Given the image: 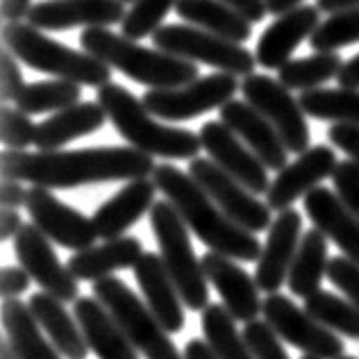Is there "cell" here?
I'll use <instances>...</instances> for the list:
<instances>
[{
  "instance_id": "obj_23",
  "label": "cell",
  "mask_w": 359,
  "mask_h": 359,
  "mask_svg": "<svg viewBox=\"0 0 359 359\" xmlns=\"http://www.w3.org/2000/svg\"><path fill=\"white\" fill-rule=\"evenodd\" d=\"M302 203L314 228L334 241L348 259L359 264V219L341 203L337 191L314 187L302 198Z\"/></svg>"
},
{
  "instance_id": "obj_22",
  "label": "cell",
  "mask_w": 359,
  "mask_h": 359,
  "mask_svg": "<svg viewBox=\"0 0 359 359\" xmlns=\"http://www.w3.org/2000/svg\"><path fill=\"white\" fill-rule=\"evenodd\" d=\"M135 278L146 298V305L159 318L171 334H177L184 327L182 296L175 287L173 278L168 276L164 262L155 252H144L135 266Z\"/></svg>"
},
{
  "instance_id": "obj_24",
  "label": "cell",
  "mask_w": 359,
  "mask_h": 359,
  "mask_svg": "<svg viewBox=\"0 0 359 359\" xmlns=\"http://www.w3.org/2000/svg\"><path fill=\"white\" fill-rule=\"evenodd\" d=\"M157 184L150 177L130 180V182L114 194L109 201L102 203L96 214L91 216L93 225H96L98 239H116L123 237L132 225L139 223V219L146 212L153 210L155 205Z\"/></svg>"
},
{
  "instance_id": "obj_9",
  "label": "cell",
  "mask_w": 359,
  "mask_h": 359,
  "mask_svg": "<svg viewBox=\"0 0 359 359\" xmlns=\"http://www.w3.org/2000/svg\"><path fill=\"white\" fill-rule=\"evenodd\" d=\"M239 89L241 84L237 75L221 71L198 78L177 89H148L141 102L153 116L177 123L207 114L212 109H221Z\"/></svg>"
},
{
  "instance_id": "obj_17",
  "label": "cell",
  "mask_w": 359,
  "mask_h": 359,
  "mask_svg": "<svg viewBox=\"0 0 359 359\" xmlns=\"http://www.w3.org/2000/svg\"><path fill=\"white\" fill-rule=\"evenodd\" d=\"M302 239V216L296 210L278 212L276 221L269 228V239L264 243L262 255L255 269V282L264 294H278L287 285L291 264L298 252Z\"/></svg>"
},
{
  "instance_id": "obj_57",
  "label": "cell",
  "mask_w": 359,
  "mask_h": 359,
  "mask_svg": "<svg viewBox=\"0 0 359 359\" xmlns=\"http://www.w3.org/2000/svg\"><path fill=\"white\" fill-rule=\"evenodd\" d=\"M123 3H135V0H123Z\"/></svg>"
},
{
  "instance_id": "obj_40",
  "label": "cell",
  "mask_w": 359,
  "mask_h": 359,
  "mask_svg": "<svg viewBox=\"0 0 359 359\" xmlns=\"http://www.w3.org/2000/svg\"><path fill=\"white\" fill-rule=\"evenodd\" d=\"M243 337L248 341L255 359H289L285 346L280 344L278 332L266 320H250L243 325Z\"/></svg>"
},
{
  "instance_id": "obj_10",
  "label": "cell",
  "mask_w": 359,
  "mask_h": 359,
  "mask_svg": "<svg viewBox=\"0 0 359 359\" xmlns=\"http://www.w3.org/2000/svg\"><path fill=\"white\" fill-rule=\"evenodd\" d=\"M241 96L278 130L289 153L300 155L309 148L311 135L305 111H302L300 102L291 96V89H287L280 80L250 73L241 82Z\"/></svg>"
},
{
  "instance_id": "obj_30",
  "label": "cell",
  "mask_w": 359,
  "mask_h": 359,
  "mask_svg": "<svg viewBox=\"0 0 359 359\" xmlns=\"http://www.w3.org/2000/svg\"><path fill=\"white\" fill-rule=\"evenodd\" d=\"M175 12L189 25L243 43L252 36V23L223 0H177Z\"/></svg>"
},
{
  "instance_id": "obj_56",
  "label": "cell",
  "mask_w": 359,
  "mask_h": 359,
  "mask_svg": "<svg viewBox=\"0 0 359 359\" xmlns=\"http://www.w3.org/2000/svg\"><path fill=\"white\" fill-rule=\"evenodd\" d=\"M300 359H316V357H309V355H305V357H300Z\"/></svg>"
},
{
  "instance_id": "obj_50",
  "label": "cell",
  "mask_w": 359,
  "mask_h": 359,
  "mask_svg": "<svg viewBox=\"0 0 359 359\" xmlns=\"http://www.w3.org/2000/svg\"><path fill=\"white\" fill-rule=\"evenodd\" d=\"M337 82H339V87L359 89V53L351 62H346L341 66V71H339V75H337Z\"/></svg>"
},
{
  "instance_id": "obj_42",
  "label": "cell",
  "mask_w": 359,
  "mask_h": 359,
  "mask_svg": "<svg viewBox=\"0 0 359 359\" xmlns=\"http://www.w3.org/2000/svg\"><path fill=\"white\" fill-rule=\"evenodd\" d=\"M327 278L359 307V264L348 257H332L327 264Z\"/></svg>"
},
{
  "instance_id": "obj_47",
  "label": "cell",
  "mask_w": 359,
  "mask_h": 359,
  "mask_svg": "<svg viewBox=\"0 0 359 359\" xmlns=\"http://www.w3.org/2000/svg\"><path fill=\"white\" fill-rule=\"evenodd\" d=\"M225 5H230L232 9H237V12L248 18L250 23H259L264 16L269 14L266 9V0H223Z\"/></svg>"
},
{
  "instance_id": "obj_41",
  "label": "cell",
  "mask_w": 359,
  "mask_h": 359,
  "mask_svg": "<svg viewBox=\"0 0 359 359\" xmlns=\"http://www.w3.org/2000/svg\"><path fill=\"white\" fill-rule=\"evenodd\" d=\"M332 184L341 203L359 219V164L348 157L346 162H339L332 173Z\"/></svg>"
},
{
  "instance_id": "obj_49",
  "label": "cell",
  "mask_w": 359,
  "mask_h": 359,
  "mask_svg": "<svg viewBox=\"0 0 359 359\" xmlns=\"http://www.w3.org/2000/svg\"><path fill=\"white\" fill-rule=\"evenodd\" d=\"M23 228V219L18 210H9V207H3V214H0V239H14L18 230Z\"/></svg>"
},
{
  "instance_id": "obj_15",
  "label": "cell",
  "mask_w": 359,
  "mask_h": 359,
  "mask_svg": "<svg viewBox=\"0 0 359 359\" xmlns=\"http://www.w3.org/2000/svg\"><path fill=\"white\" fill-rule=\"evenodd\" d=\"M205 153L210 155L225 173H230L234 180L250 189L255 196L269 191V168L262 164V159L225 126L223 121H207L198 132Z\"/></svg>"
},
{
  "instance_id": "obj_26",
  "label": "cell",
  "mask_w": 359,
  "mask_h": 359,
  "mask_svg": "<svg viewBox=\"0 0 359 359\" xmlns=\"http://www.w3.org/2000/svg\"><path fill=\"white\" fill-rule=\"evenodd\" d=\"M144 255V245L137 237H116L102 245L78 250L66 262V266L80 282H96L109 278L114 271L135 269Z\"/></svg>"
},
{
  "instance_id": "obj_51",
  "label": "cell",
  "mask_w": 359,
  "mask_h": 359,
  "mask_svg": "<svg viewBox=\"0 0 359 359\" xmlns=\"http://www.w3.org/2000/svg\"><path fill=\"white\" fill-rule=\"evenodd\" d=\"M182 355H184V359H219L205 339H191V341H187V348Z\"/></svg>"
},
{
  "instance_id": "obj_14",
  "label": "cell",
  "mask_w": 359,
  "mask_h": 359,
  "mask_svg": "<svg viewBox=\"0 0 359 359\" xmlns=\"http://www.w3.org/2000/svg\"><path fill=\"white\" fill-rule=\"evenodd\" d=\"M25 207L36 228L50 241L60 243L62 248L78 252L84 248H91L98 239L93 219L73 210L71 205L62 203L57 196L50 194V189L32 187L27 191Z\"/></svg>"
},
{
  "instance_id": "obj_8",
  "label": "cell",
  "mask_w": 359,
  "mask_h": 359,
  "mask_svg": "<svg viewBox=\"0 0 359 359\" xmlns=\"http://www.w3.org/2000/svg\"><path fill=\"white\" fill-rule=\"evenodd\" d=\"M155 48L177 55V57L214 66L230 75H250L257 66V57L243 43L207 32L196 25H162L150 36Z\"/></svg>"
},
{
  "instance_id": "obj_19",
  "label": "cell",
  "mask_w": 359,
  "mask_h": 359,
  "mask_svg": "<svg viewBox=\"0 0 359 359\" xmlns=\"http://www.w3.org/2000/svg\"><path fill=\"white\" fill-rule=\"evenodd\" d=\"M320 25V9L314 5H300L291 12L278 16L259 36L255 57L266 71H278L285 66L298 46L309 39Z\"/></svg>"
},
{
  "instance_id": "obj_37",
  "label": "cell",
  "mask_w": 359,
  "mask_h": 359,
  "mask_svg": "<svg viewBox=\"0 0 359 359\" xmlns=\"http://www.w3.org/2000/svg\"><path fill=\"white\" fill-rule=\"evenodd\" d=\"M351 43H359V5L344 9V12L330 14L316 27V32L309 36L311 50L316 53L339 50Z\"/></svg>"
},
{
  "instance_id": "obj_48",
  "label": "cell",
  "mask_w": 359,
  "mask_h": 359,
  "mask_svg": "<svg viewBox=\"0 0 359 359\" xmlns=\"http://www.w3.org/2000/svg\"><path fill=\"white\" fill-rule=\"evenodd\" d=\"M32 9V0H3L0 3V12H3L5 23H18L27 18Z\"/></svg>"
},
{
  "instance_id": "obj_29",
  "label": "cell",
  "mask_w": 359,
  "mask_h": 359,
  "mask_svg": "<svg viewBox=\"0 0 359 359\" xmlns=\"http://www.w3.org/2000/svg\"><path fill=\"white\" fill-rule=\"evenodd\" d=\"M3 327L7 341L21 359H60L62 353L41 334L43 327L34 318L30 305H23V300H3Z\"/></svg>"
},
{
  "instance_id": "obj_35",
  "label": "cell",
  "mask_w": 359,
  "mask_h": 359,
  "mask_svg": "<svg viewBox=\"0 0 359 359\" xmlns=\"http://www.w3.org/2000/svg\"><path fill=\"white\" fill-rule=\"evenodd\" d=\"M80 98L82 84L57 78L25 84L14 102L25 114H46V111H62L71 105H78Z\"/></svg>"
},
{
  "instance_id": "obj_54",
  "label": "cell",
  "mask_w": 359,
  "mask_h": 359,
  "mask_svg": "<svg viewBox=\"0 0 359 359\" xmlns=\"http://www.w3.org/2000/svg\"><path fill=\"white\" fill-rule=\"evenodd\" d=\"M0 359H21V357H18V353L12 348V344L3 339V344H0Z\"/></svg>"
},
{
  "instance_id": "obj_55",
  "label": "cell",
  "mask_w": 359,
  "mask_h": 359,
  "mask_svg": "<svg viewBox=\"0 0 359 359\" xmlns=\"http://www.w3.org/2000/svg\"><path fill=\"white\" fill-rule=\"evenodd\" d=\"M339 359H357V357H351V355H348V357H339Z\"/></svg>"
},
{
  "instance_id": "obj_3",
  "label": "cell",
  "mask_w": 359,
  "mask_h": 359,
  "mask_svg": "<svg viewBox=\"0 0 359 359\" xmlns=\"http://www.w3.org/2000/svg\"><path fill=\"white\" fill-rule=\"evenodd\" d=\"M80 46L82 50L128 75L130 80L146 84L148 89H177L198 80L196 62L159 48H146L135 39L111 32L107 27H87L80 34Z\"/></svg>"
},
{
  "instance_id": "obj_44",
  "label": "cell",
  "mask_w": 359,
  "mask_h": 359,
  "mask_svg": "<svg viewBox=\"0 0 359 359\" xmlns=\"http://www.w3.org/2000/svg\"><path fill=\"white\" fill-rule=\"evenodd\" d=\"M327 139L359 164V126H351V123H334V126L327 130Z\"/></svg>"
},
{
  "instance_id": "obj_53",
  "label": "cell",
  "mask_w": 359,
  "mask_h": 359,
  "mask_svg": "<svg viewBox=\"0 0 359 359\" xmlns=\"http://www.w3.org/2000/svg\"><path fill=\"white\" fill-rule=\"evenodd\" d=\"M300 3L302 0H266V9L273 16H282V14L291 12V9L300 7Z\"/></svg>"
},
{
  "instance_id": "obj_16",
  "label": "cell",
  "mask_w": 359,
  "mask_h": 359,
  "mask_svg": "<svg viewBox=\"0 0 359 359\" xmlns=\"http://www.w3.org/2000/svg\"><path fill=\"white\" fill-rule=\"evenodd\" d=\"M123 0H41L34 3L27 23L43 32H62L71 27H109L126 18Z\"/></svg>"
},
{
  "instance_id": "obj_4",
  "label": "cell",
  "mask_w": 359,
  "mask_h": 359,
  "mask_svg": "<svg viewBox=\"0 0 359 359\" xmlns=\"http://www.w3.org/2000/svg\"><path fill=\"white\" fill-rule=\"evenodd\" d=\"M98 102L105 107L118 135L141 153L164 159H194L201 153V137L191 130L157 123L144 102L132 96L123 84L109 82L100 87Z\"/></svg>"
},
{
  "instance_id": "obj_25",
  "label": "cell",
  "mask_w": 359,
  "mask_h": 359,
  "mask_svg": "<svg viewBox=\"0 0 359 359\" xmlns=\"http://www.w3.org/2000/svg\"><path fill=\"white\" fill-rule=\"evenodd\" d=\"M73 316L78 318L84 337H87L89 351L98 359H139V351L109 309L96 296H80L73 302Z\"/></svg>"
},
{
  "instance_id": "obj_52",
  "label": "cell",
  "mask_w": 359,
  "mask_h": 359,
  "mask_svg": "<svg viewBox=\"0 0 359 359\" xmlns=\"http://www.w3.org/2000/svg\"><path fill=\"white\" fill-rule=\"evenodd\" d=\"M359 0H318V9L325 14H337V12H344V9H351L357 7Z\"/></svg>"
},
{
  "instance_id": "obj_45",
  "label": "cell",
  "mask_w": 359,
  "mask_h": 359,
  "mask_svg": "<svg viewBox=\"0 0 359 359\" xmlns=\"http://www.w3.org/2000/svg\"><path fill=\"white\" fill-rule=\"evenodd\" d=\"M30 273L23 266H5L0 273V296H3V300L18 298L30 287Z\"/></svg>"
},
{
  "instance_id": "obj_21",
  "label": "cell",
  "mask_w": 359,
  "mask_h": 359,
  "mask_svg": "<svg viewBox=\"0 0 359 359\" xmlns=\"http://www.w3.org/2000/svg\"><path fill=\"white\" fill-rule=\"evenodd\" d=\"M203 269L207 280L219 291L225 309L234 316V320L250 323L259 316L264 302L259 300V287L255 278H250L232 257H225L221 252H205Z\"/></svg>"
},
{
  "instance_id": "obj_34",
  "label": "cell",
  "mask_w": 359,
  "mask_h": 359,
  "mask_svg": "<svg viewBox=\"0 0 359 359\" xmlns=\"http://www.w3.org/2000/svg\"><path fill=\"white\" fill-rule=\"evenodd\" d=\"M341 57L339 53L330 50V53H314L309 57H300V60H289L285 66L278 69V80L285 84L291 91H309V89H318L320 84L330 82L337 78L339 71H341Z\"/></svg>"
},
{
  "instance_id": "obj_36",
  "label": "cell",
  "mask_w": 359,
  "mask_h": 359,
  "mask_svg": "<svg viewBox=\"0 0 359 359\" xmlns=\"http://www.w3.org/2000/svg\"><path fill=\"white\" fill-rule=\"evenodd\" d=\"M305 311L309 316H314L318 323L332 330V332L359 341V307L353 300H344L320 289L305 298Z\"/></svg>"
},
{
  "instance_id": "obj_18",
  "label": "cell",
  "mask_w": 359,
  "mask_h": 359,
  "mask_svg": "<svg viewBox=\"0 0 359 359\" xmlns=\"http://www.w3.org/2000/svg\"><path fill=\"white\" fill-rule=\"evenodd\" d=\"M337 166L339 159L330 146L307 148L305 153H300L296 162H291L282 171H278V177L273 180L266 191L269 207L276 212L289 210L298 198L307 196L325 177H332Z\"/></svg>"
},
{
  "instance_id": "obj_38",
  "label": "cell",
  "mask_w": 359,
  "mask_h": 359,
  "mask_svg": "<svg viewBox=\"0 0 359 359\" xmlns=\"http://www.w3.org/2000/svg\"><path fill=\"white\" fill-rule=\"evenodd\" d=\"M175 5L177 0H135L121 23V34L135 41L153 36L162 27L168 9H173Z\"/></svg>"
},
{
  "instance_id": "obj_33",
  "label": "cell",
  "mask_w": 359,
  "mask_h": 359,
  "mask_svg": "<svg viewBox=\"0 0 359 359\" xmlns=\"http://www.w3.org/2000/svg\"><path fill=\"white\" fill-rule=\"evenodd\" d=\"M298 102L311 118L359 126V89H309L300 93Z\"/></svg>"
},
{
  "instance_id": "obj_31",
  "label": "cell",
  "mask_w": 359,
  "mask_h": 359,
  "mask_svg": "<svg viewBox=\"0 0 359 359\" xmlns=\"http://www.w3.org/2000/svg\"><path fill=\"white\" fill-rule=\"evenodd\" d=\"M327 237L320 230L311 228L302 234L298 252L291 264L287 285L298 298H309L320 291V282L327 276Z\"/></svg>"
},
{
  "instance_id": "obj_1",
  "label": "cell",
  "mask_w": 359,
  "mask_h": 359,
  "mask_svg": "<svg viewBox=\"0 0 359 359\" xmlns=\"http://www.w3.org/2000/svg\"><path fill=\"white\" fill-rule=\"evenodd\" d=\"M3 177L46 189H75L84 184L139 180L155 173L153 157L132 146H102L80 150H5Z\"/></svg>"
},
{
  "instance_id": "obj_46",
  "label": "cell",
  "mask_w": 359,
  "mask_h": 359,
  "mask_svg": "<svg viewBox=\"0 0 359 359\" xmlns=\"http://www.w3.org/2000/svg\"><path fill=\"white\" fill-rule=\"evenodd\" d=\"M0 203L9 210H21L27 203V191L23 189L21 180H9L3 177V184H0Z\"/></svg>"
},
{
  "instance_id": "obj_7",
  "label": "cell",
  "mask_w": 359,
  "mask_h": 359,
  "mask_svg": "<svg viewBox=\"0 0 359 359\" xmlns=\"http://www.w3.org/2000/svg\"><path fill=\"white\" fill-rule=\"evenodd\" d=\"M93 296L109 309V314L116 318V323L128 334L132 346L144 355L146 359H184L180 355L171 332L159 323V318L148 309L144 300H139L137 294L123 280L109 276L93 282Z\"/></svg>"
},
{
  "instance_id": "obj_5",
  "label": "cell",
  "mask_w": 359,
  "mask_h": 359,
  "mask_svg": "<svg viewBox=\"0 0 359 359\" xmlns=\"http://www.w3.org/2000/svg\"><path fill=\"white\" fill-rule=\"evenodd\" d=\"M3 46H7L18 60L34 71L55 75V78L78 82L82 87L100 89L111 82V66L93 57L87 50H73L69 46L50 39L43 30L30 23H5Z\"/></svg>"
},
{
  "instance_id": "obj_20",
  "label": "cell",
  "mask_w": 359,
  "mask_h": 359,
  "mask_svg": "<svg viewBox=\"0 0 359 359\" xmlns=\"http://www.w3.org/2000/svg\"><path fill=\"white\" fill-rule=\"evenodd\" d=\"M219 111H221V121L262 159L264 166L271 168V171H282L287 166L289 148L278 135V130L250 102L232 98Z\"/></svg>"
},
{
  "instance_id": "obj_43",
  "label": "cell",
  "mask_w": 359,
  "mask_h": 359,
  "mask_svg": "<svg viewBox=\"0 0 359 359\" xmlns=\"http://www.w3.org/2000/svg\"><path fill=\"white\" fill-rule=\"evenodd\" d=\"M21 60L3 46V55H0V96L3 102H12L18 98V93L23 91V71H21Z\"/></svg>"
},
{
  "instance_id": "obj_11",
  "label": "cell",
  "mask_w": 359,
  "mask_h": 359,
  "mask_svg": "<svg viewBox=\"0 0 359 359\" xmlns=\"http://www.w3.org/2000/svg\"><path fill=\"white\" fill-rule=\"evenodd\" d=\"M189 175L201 184L210 198L230 216L234 223H239L252 234H259L271 228L273 216L269 203H262L250 189H245L239 180L205 157H194L189 162Z\"/></svg>"
},
{
  "instance_id": "obj_2",
  "label": "cell",
  "mask_w": 359,
  "mask_h": 359,
  "mask_svg": "<svg viewBox=\"0 0 359 359\" xmlns=\"http://www.w3.org/2000/svg\"><path fill=\"white\" fill-rule=\"evenodd\" d=\"M153 180L207 248L237 262H257L262 248L252 232L234 223L196 180L173 164H157Z\"/></svg>"
},
{
  "instance_id": "obj_13",
  "label": "cell",
  "mask_w": 359,
  "mask_h": 359,
  "mask_svg": "<svg viewBox=\"0 0 359 359\" xmlns=\"http://www.w3.org/2000/svg\"><path fill=\"white\" fill-rule=\"evenodd\" d=\"M14 255L46 294L62 302H75L80 298V280L60 262L50 239L34 223H23V228L18 230L14 237Z\"/></svg>"
},
{
  "instance_id": "obj_27",
  "label": "cell",
  "mask_w": 359,
  "mask_h": 359,
  "mask_svg": "<svg viewBox=\"0 0 359 359\" xmlns=\"http://www.w3.org/2000/svg\"><path fill=\"white\" fill-rule=\"evenodd\" d=\"M100 102H78L36 126L34 146L39 150H62L71 141L98 132L107 121Z\"/></svg>"
},
{
  "instance_id": "obj_32",
  "label": "cell",
  "mask_w": 359,
  "mask_h": 359,
  "mask_svg": "<svg viewBox=\"0 0 359 359\" xmlns=\"http://www.w3.org/2000/svg\"><path fill=\"white\" fill-rule=\"evenodd\" d=\"M201 330L205 341L210 344L214 355L219 359H255L243 332L237 330V320L221 302H210L203 309Z\"/></svg>"
},
{
  "instance_id": "obj_39",
  "label": "cell",
  "mask_w": 359,
  "mask_h": 359,
  "mask_svg": "<svg viewBox=\"0 0 359 359\" xmlns=\"http://www.w3.org/2000/svg\"><path fill=\"white\" fill-rule=\"evenodd\" d=\"M0 139L7 150H25L34 144L36 126L30 121V114H25L18 107H3L0 114Z\"/></svg>"
},
{
  "instance_id": "obj_28",
  "label": "cell",
  "mask_w": 359,
  "mask_h": 359,
  "mask_svg": "<svg viewBox=\"0 0 359 359\" xmlns=\"http://www.w3.org/2000/svg\"><path fill=\"white\" fill-rule=\"evenodd\" d=\"M27 305H30L34 318L43 327V332L50 337V341L64 357L84 359L89 355L87 337H84L80 323H75L69 311L64 309L62 300L46 294V291H39V294L30 296Z\"/></svg>"
},
{
  "instance_id": "obj_6",
  "label": "cell",
  "mask_w": 359,
  "mask_h": 359,
  "mask_svg": "<svg viewBox=\"0 0 359 359\" xmlns=\"http://www.w3.org/2000/svg\"><path fill=\"white\" fill-rule=\"evenodd\" d=\"M150 228L159 243V257H162L168 276L173 278L175 287L182 296L187 309L203 311L210 305V289L203 262L196 257L189 228L182 216L168 201H155L150 210Z\"/></svg>"
},
{
  "instance_id": "obj_12",
  "label": "cell",
  "mask_w": 359,
  "mask_h": 359,
  "mask_svg": "<svg viewBox=\"0 0 359 359\" xmlns=\"http://www.w3.org/2000/svg\"><path fill=\"white\" fill-rule=\"evenodd\" d=\"M264 320L276 330L282 341L296 346L309 357L316 359H339L344 357L346 346L332 330L318 323L314 316H309L305 309L296 307V302L280 296L269 294L262 307Z\"/></svg>"
}]
</instances>
